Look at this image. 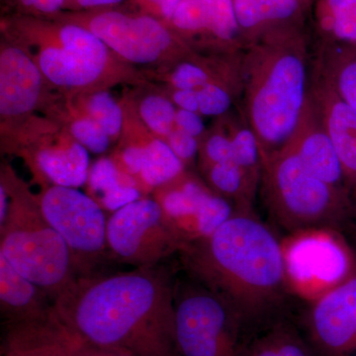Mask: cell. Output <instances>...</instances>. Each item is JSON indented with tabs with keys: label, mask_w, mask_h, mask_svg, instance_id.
I'll return each instance as SVG.
<instances>
[{
	"label": "cell",
	"mask_w": 356,
	"mask_h": 356,
	"mask_svg": "<svg viewBox=\"0 0 356 356\" xmlns=\"http://www.w3.org/2000/svg\"><path fill=\"white\" fill-rule=\"evenodd\" d=\"M1 356H135L89 343L65 331L51 317L6 325Z\"/></svg>",
	"instance_id": "12"
},
{
	"label": "cell",
	"mask_w": 356,
	"mask_h": 356,
	"mask_svg": "<svg viewBox=\"0 0 356 356\" xmlns=\"http://www.w3.org/2000/svg\"><path fill=\"white\" fill-rule=\"evenodd\" d=\"M72 137L91 153H104L109 147L110 137L91 118L79 119L70 126Z\"/></svg>",
	"instance_id": "31"
},
{
	"label": "cell",
	"mask_w": 356,
	"mask_h": 356,
	"mask_svg": "<svg viewBox=\"0 0 356 356\" xmlns=\"http://www.w3.org/2000/svg\"><path fill=\"white\" fill-rule=\"evenodd\" d=\"M57 42L40 51L38 67L51 83L62 88H83L99 79L108 63L107 46L81 26L58 30Z\"/></svg>",
	"instance_id": "9"
},
{
	"label": "cell",
	"mask_w": 356,
	"mask_h": 356,
	"mask_svg": "<svg viewBox=\"0 0 356 356\" xmlns=\"http://www.w3.org/2000/svg\"><path fill=\"white\" fill-rule=\"evenodd\" d=\"M168 144L184 163L192 161L198 153L197 138L177 128L173 129L172 132L168 136Z\"/></svg>",
	"instance_id": "33"
},
{
	"label": "cell",
	"mask_w": 356,
	"mask_h": 356,
	"mask_svg": "<svg viewBox=\"0 0 356 356\" xmlns=\"http://www.w3.org/2000/svg\"><path fill=\"white\" fill-rule=\"evenodd\" d=\"M47 221L69 248L77 278L99 273L110 257L102 206L74 187L53 184L38 198Z\"/></svg>",
	"instance_id": "7"
},
{
	"label": "cell",
	"mask_w": 356,
	"mask_h": 356,
	"mask_svg": "<svg viewBox=\"0 0 356 356\" xmlns=\"http://www.w3.org/2000/svg\"><path fill=\"white\" fill-rule=\"evenodd\" d=\"M245 46L273 34L306 27L305 0H233Z\"/></svg>",
	"instance_id": "17"
},
{
	"label": "cell",
	"mask_w": 356,
	"mask_h": 356,
	"mask_svg": "<svg viewBox=\"0 0 356 356\" xmlns=\"http://www.w3.org/2000/svg\"><path fill=\"white\" fill-rule=\"evenodd\" d=\"M305 332L315 356H356V274L314 303Z\"/></svg>",
	"instance_id": "10"
},
{
	"label": "cell",
	"mask_w": 356,
	"mask_h": 356,
	"mask_svg": "<svg viewBox=\"0 0 356 356\" xmlns=\"http://www.w3.org/2000/svg\"><path fill=\"white\" fill-rule=\"evenodd\" d=\"M172 269L159 266L99 273L76 281L51 317L79 339L135 356H180Z\"/></svg>",
	"instance_id": "1"
},
{
	"label": "cell",
	"mask_w": 356,
	"mask_h": 356,
	"mask_svg": "<svg viewBox=\"0 0 356 356\" xmlns=\"http://www.w3.org/2000/svg\"><path fill=\"white\" fill-rule=\"evenodd\" d=\"M175 324L180 356L250 355L242 318L196 281L175 282Z\"/></svg>",
	"instance_id": "6"
},
{
	"label": "cell",
	"mask_w": 356,
	"mask_h": 356,
	"mask_svg": "<svg viewBox=\"0 0 356 356\" xmlns=\"http://www.w3.org/2000/svg\"><path fill=\"white\" fill-rule=\"evenodd\" d=\"M140 177L145 184L159 187L184 175V163L165 140L154 139L145 146Z\"/></svg>",
	"instance_id": "24"
},
{
	"label": "cell",
	"mask_w": 356,
	"mask_h": 356,
	"mask_svg": "<svg viewBox=\"0 0 356 356\" xmlns=\"http://www.w3.org/2000/svg\"><path fill=\"white\" fill-rule=\"evenodd\" d=\"M313 54L306 27L267 35L242 51L243 118L261 158L283 149L310 97Z\"/></svg>",
	"instance_id": "3"
},
{
	"label": "cell",
	"mask_w": 356,
	"mask_h": 356,
	"mask_svg": "<svg viewBox=\"0 0 356 356\" xmlns=\"http://www.w3.org/2000/svg\"><path fill=\"white\" fill-rule=\"evenodd\" d=\"M147 3L156 7L163 17L170 20L182 0H146Z\"/></svg>",
	"instance_id": "39"
},
{
	"label": "cell",
	"mask_w": 356,
	"mask_h": 356,
	"mask_svg": "<svg viewBox=\"0 0 356 356\" xmlns=\"http://www.w3.org/2000/svg\"><path fill=\"white\" fill-rule=\"evenodd\" d=\"M110 257L134 268L159 266L187 245L154 199L140 198L107 221Z\"/></svg>",
	"instance_id": "8"
},
{
	"label": "cell",
	"mask_w": 356,
	"mask_h": 356,
	"mask_svg": "<svg viewBox=\"0 0 356 356\" xmlns=\"http://www.w3.org/2000/svg\"><path fill=\"white\" fill-rule=\"evenodd\" d=\"M310 93L341 161L350 193L356 197V111L337 95L314 64Z\"/></svg>",
	"instance_id": "14"
},
{
	"label": "cell",
	"mask_w": 356,
	"mask_h": 356,
	"mask_svg": "<svg viewBox=\"0 0 356 356\" xmlns=\"http://www.w3.org/2000/svg\"><path fill=\"white\" fill-rule=\"evenodd\" d=\"M175 125L179 130L198 138L202 135L205 126L198 112L188 111V110L179 109L175 115Z\"/></svg>",
	"instance_id": "34"
},
{
	"label": "cell",
	"mask_w": 356,
	"mask_h": 356,
	"mask_svg": "<svg viewBox=\"0 0 356 356\" xmlns=\"http://www.w3.org/2000/svg\"><path fill=\"white\" fill-rule=\"evenodd\" d=\"M88 182L100 199L124 185L135 184L132 178L124 177L111 159L103 158L89 168Z\"/></svg>",
	"instance_id": "29"
},
{
	"label": "cell",
	"mask_w": 356,
	"mask_h": 356,
	"mask_svg": "<svg viewBox=\"0 0 356 356\" xmlns=\"http://www.w3.org/2000/svg\"><path fill=\"white\" fill-rule=\"evenodd\" d=\"M9 206V195L6 186H0V224L6 220Z\"/></svg>",
	"instance_id": "40"
},
{
	"label": "cell",
	"mask_w": 356,
	"mask_h": 356,
	"mask_svg": "<svg viewBox=\"0 0 356 356\" xmlns=\"http://www.w3.org/2000/svg\"><path fill=\"white\" fill-rule=\"evenodd\" d=\"M241 70L228 76H216L204 65L195 62H182L177 65L170 76V81L177 89H196L225 77L238 74Z\"/></svg>",
	"instance_id": "30"
},
{
	"label": "cell",
	"mask_w": 356,
	"mask_h": 356,
	"mask_svg": "<svg viewBox=\"0 0 356 356\" xmlns=\"http://www.w3.org/2000/svg\"><path fill=\"white\" fill-rule=\"evenodd\" d=\"M79 6L83 7H96L113 6L119 3L122 0H76Z\"/></svg>",
	"instance_id": "41"
},
{
	"label": "cell",
	"mask_w": 356,
	"mask_h": 356,
	"mask_svg": "<svg viewBox=\"0 0 356 356\" xmlns=\"http://www.w3.org/2000/svg\"><path fill=\"white\" fill-rule=\"evenodd\" d=\"M178 254L191 280L224 300L247 330L268 320L282 300L284 248L252 212L236 211L212 235L187 243Z\"/></svg>",
	"instance_id": "2"
},
{
	"label": "cell",
	"mask_w": 356,
	"mask_h": 356,
	"mask_svg": "<svg viewBox=\"0 0 356 356\" xmlns=\"http://www.w3.org/2000/svg\"><path fill=\"white\" fill-rule=\"evenodd\" d=\"M318 43L356 44V0H315Z\"/></svg>",
	"instance_id": "21"
},
{
	"label": "cell",
	"mask_w": 356,
	"mask_h": 356,
	"mask_svg": "<svg viewBox=\"0 0 356 356\" xmlns=\"http://www.w3.org/2000/svg\"><path fill=\"white\" fill-rule=\"evenodd\" d=\"M232 143V161L240 166L259 188L261 181L262 158L257 136L243 118L242 123L233 124L229 132Z\"/></svg>",
	"instance_id": "25"
},
{
	"label": "cell",
	"mask_w": 356,
	"mask_h": 356,
	"mask_svg": "<svg viewBox=\"0 0 356 356\" xmlns=\"http://www.w3.org/2000/svg\"><path fill=\"white\" fill-rule=\"evenodd\" d=\"M172 97L179 109L199 112L198 91L196 89H177Z\"/></svg>",
	"instance_id": "37"
},
{
	"label": "cell",
	"mask_w": 356,
	"mask_h": 356,
	"mask_svg": "<svg viewBox=\"0 0 356 356\" xmlns=\"http://www.w3.org/2000/svg\"><path fill=\"white\" fill-rule=\"evenodd\" d=\"M305 1L307 2V3H308V6H312V4H314V0H305Z\"/></svg>",
	"instance_id": "42"
},
{
	"label": "cell",
	"mask_w": 356,
	"mask_h": 356,
	"mask_svg": "<svg viewBox=\"0 0 356 356\" xmlns=\"http://www.w3.org/2000/svg\"><path fill=\"white\" fill-rule=\"evenodd\" d=\"M34 161L40 173L53 184L76 188L88 182V152L79 142L42 147Z\"/></svg>",
	"instance_id": "19"
},
{
	"label": "cell",
	"mask_w": 356,
	"mask_h": 356,
	"mask_svg": "<svg viewBox=\"0 0 356 356\" xmlns=\"http://www.w3.org/2000/svg\"><path fill=\"white\" fill-rule=\"evenodd\" d=\"M88 29L121 57L136 63L156 62L177 46L170 30L149 16L109 11L91 18Z\"/></svg>",
	"instance_id": "11"
},
{
	"label": "cell",
	"mask_w": 356,
	"mask_h": 356,
	"mask_svg": "<svg viewBox=\"0 0 356 356\" xmlns=\"http://www.w3.org/2000/svg\"><path fill=\"white\" fill-rule=\"evenodd\" d=\"M314 67L356 111V44L318 43Z\"/></svg>",
	"instance_id": "20"
},
{
	"label": "cell",
	"mask_w": 356,
	"mask_h": 356,
	"mask_svg": "<svg viewBox=\"0 0 356 356\" xmlns=\"http://www.w3.org/2000/svg\"><path fill=\"white\" fill-rule=\"evenodd\" d=\"M180 182L170 191L161 194V198L156 199L166 216L175 225L184 240L187 242V233L199 209L212 192L208 191L200 182L180 177Z\"/></svg>",
	"instance_id": "22"
},
{
	"label": "cell",
	"mask_w": 356,
	"mask_h": 356,
	"mask_svg": "<svg viewBox=\"0 0 356 356\" xmlns=\"http://www.w3.org/2000/svg\"><path fill=\"white\" fill-rule=\"evenodd\" d=\"M242 70L198 89L199 113L205 116H221L229 111L236 97H242Z\"/></svg>",
	"instance_id": "26"
},
{
	"label": "cell",
	"mask_w": 356,
	"mask_h": 356,
	"mask_svg": "<svg viewBox=\"0 0 356 356\" xmlns=\"http://www.w3.org/2000/svg\"><path fill=\"white\" fill-rule=\"evenodd\" d=\"M261 184L271 215L293 233L332 226L351 208L350 192L315 177L287 146L262 158Z\"/></svg>",
	"instance_id": "5"
},
{
	"label": "cell",
	"mask_w": 356,
	"mask_h": 356,
	"mask_svg": "<svg viewBox=\"0 0 356 356\" xmlns=\"http://www.w3.org/2000/svg\"><path fill=\"white\" fill-rule=\"evenodd\" d=\"M144 147L131 146L122 153V161L129 175H140L144 159Z\"/></svg>",
	"instance_id": "36"
},
{
	"label": "cell",
	"mask_w": 356,
	"mask_h": 356,
	"mask_svg": "<svg viewBox=\"0 0 356 356\" xmlns=\"http://www.w3.org/2000/svg\"><path fill=\"white\" fill-rule=\"evenodd\" d=\"M248 356H278L275 339L270 327H267L261 336L250 341Z\"/></svg>",
	"instance_id": "35"
},
{
	"label": "cell",
	"mask_w": 356,
	"mask_h": 356,
	"mask_svg": "<svg viewBox=\"0 0 356 356\" xmlns=\"http://www.w3.org/2000/svg\"><path fill=\"white\" fill-rule=\"evenodd\" d=\"M53 308L49 295L0 255V312L4 325L33 322Z\"/></svg>",
	"instance_id": "18"
},
{
	"label": "cell",
	"mask_w": 356,
	"mask_h": 356,
	"mask_svg": "<svg viewBox=\"0 0 356 356\" xmlns=\"http://www.w3.org/2000/svg\"><path fill=\"white\" fill-rule=\"evenodd\" d=\"M170 21L181 34L203 40L227 55L245 48L233 0H182Z\"/></svg>",
	"instance_id": "13"
},
{
	"label": "cell",
	"mask_w": 356,
	"mask_h": 356,
	"mask_svg": "<svg viewBox=\"0 0 356 356\" xmlns=\"http://www.w3.org/2000/svg\"><path fill=\"white\" fill-rule=\"evenodd\" d=\"M42 72L24 51L15 47L0 55V113L16 117L31 111L38 102Z\"/></svg>",
	"instance_id": "16"
},
{
	"label": "cell",
	"mask_w": 356,
	"mask_h": 356,
	"mask_svg": "<svg viewBox=\"0 0 356 356\" xmlns=\"http://www.w3.org/2000/svg\"><path fill=\"white\" fill-rule=\"evenodd\" d=\"M140 113L153 132L168 137L175 125L177 110L172 102L159 95H149L140 103Z\"/></svg>",
	"instance_id": "27"
},
{
	"label": "cell",
	"mask_w": 356,
	"mask_h": 356,
	"mask_svg": "<svg viewBox=\"0 0 356 356\" xmlns=\"http://www.w3.org/2000/svg\"><path fill=\"white\" fill-rule=\"evenodd\" d=\"M208 179L218 195L231 199L236 211L252 212L257 187L250 181L242 168L233 161L211 166L207 170Z\"/></svg>",
	"instance_id": "23"
},
{
	"label": "cell",
	"mask_w": 356,
	"mask_h": 356,
	"mask_svg": "<svg viewBox=\"0 0 356 356\" xmlns=\"http://www.w3.org/2000/svg\"><path fill=\"white\" fill-rule=\"evenodd\" d=\"M65 0H20L23 6L43 13H51L64 6Z\"/></svg>",
	"instance_id": "38"
},
{
	"label": "cell",
	"mask_w": 356,
	"mask_h": 356,
	"mask_svg": "<svg viewBox=\"0 0 356 356\" xmlns=\"http://www.w3.org/2000/svg\"><path fill=\"white\" fill-rule=\"evenodd\" d=\"M286 146L315 177L350 193L341 161L311 93L298 128Z\"/></svg>",
	"instance_id": "15"
},
{
	"label": "cell",
	"mask_w": 356,
	"mask_h": 356,
	"mask_svg": "<svg viewBox=\"0 0 356 356\" xmlns=\"http://www.w3.org/2000/svg\"><path fill=\"white\" fill-rule=\"evenodd\" d=\"M9 195L0 224V255L56 301L76 281L72 255L62 236L47 221L38 198L27 189L4 182Z\"/></svg>",
	"instance_id": "4"
},
{
	"label": "cell",
	"mask_w": 356,
	"mask_h": 356,
	"mask_svg": "<svg viewBox=\"0 0 356 356\" xmlns=\"http://www.w3.org/2000/svg\"><path fill=\"white\" fill-rule=\"evenodd\" d=\"M204 168L206 170L217 163L232 161V143L229 135L217 132L209 136L204 146Z\"/></svg>",
	"instance_id": "32"
},
{
	"label": "cell",
	"mask_w": 356,
	"mask_h": 356,
	"mask_svg": "<svg viewBox=\"0 0 356 356\" xmlns=\"http://www.w3.org/2000/svg\"><path fill=\"white\" fill-rule=\"evenodd\" d=\"M90 118L111 137H116L123 126V112L113 97L106 91L91 96L88 103Z\"/></svg>",
	"instance_id": "28"
}]
</instances>
